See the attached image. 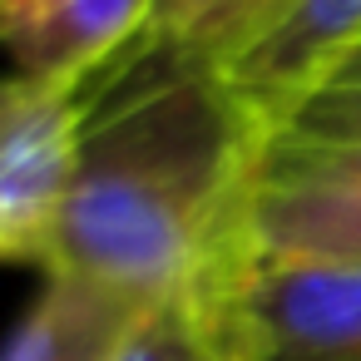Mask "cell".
Masks as SVG:
<instances>
[{
	"mask_svg": "<svg viewBox=\"0 0 361 361\" xmlns=\"http://www.w3.org/2000/svg\"><path fill=\"white\" fill-rule=\"evenodd\" d=\"M262 149L218 70L149 50L90 104L45 277H85L139 307L183 302L223 331L252 267Z\"/></svg>",
	"mask_w": 361,
	"mask_h": 361,
	"instance_id": "6da1fadb",
	"label": "cell"
},
{
	"mask_svg": "<svg viewBox=\"0 0 361 361\" xmlns=\"http://www.w3.org/2000/svg\"><path fill=\"white\" fill-rule=\"evenodd\" d=\"M247 233L262 262H361V139L272 134L252 178Z\"/></svg>",
	"mask_w": 361,
	"mask_h": 361,
	"instance_id": "7a4b0ae2",
	"label": "cell"
},
{
	"mask_svg": "<svg viewBox=\"0 0 361 361\" xmlns=\"http://www.w3.org/2000/svg\"><path fill=\"white\" fill-rule=\"evenodd\" d=\"M90 94L0 75V262L50 267L80 164Z\"/></svg>",
	"mask_w": 361,
	"mask_h": 361,
	"instance_id": "3957f363",
	"label": "cell"
},
{
	"mask_svg": "<svg viewBox=\"0 0 361 361\" xmlns=\"http://www.w3.org/2000/svg\"><path fill=\"white\" fill-rule=\"evenodd\" d=\"M223 341L233 361H361V262L252 257Z\"/></svg>",
	"mask_w": 361,
	"mask_h": 361,
	"instance_id": "277c9868",
	"label": "cell"
},
{
	"mask_svg": "<svg viewBox=\"0 0 361 361\" xmlns=\"http://www.w3.org/2000/svg\"><path fill=\"white\" fill-rule=\"evenodd\" d=\"M159 0H0V55L35 85L104 94L149 55Z\"/></svg>",
	"mask_w": 361,
	"mask_h": 361,
	"instance_id": "5b68a950",
	"label": "cell"
},
{
	"mask_svg": "<svg viewBox=\"0 0 361 361\" xmlns=\"http://www.w3.org/2000/svg\"><path fill=\"white\" fill-rule=\"evenodd\" d=\"M361 55V0H282V11L218 70L272 139Z\"/></svg>",
	"mask_w": 361,
	"mask_h": 361,
	"instance_id": "8992f818",
	"label": "cell"
},
{
	"mask_svg": "<svg viewBox=\"0 0 361 361\" xmlns=\"http://www.w3.org/2000/svg\"><path fill=\"white\" fill-rule=\"evenodd\" d=\"M144 312L154 307H139L85 277L50 272L40 302L25 312L0 361H114V351L144 322Z\"/></svg>",
	"mask_w": 361,
	"mask_h": 361,
	"instance_id": "52a82bcc",
	"label": "cell"
},
{
	"mask_svg": "<svg viewBox=\"0 0 361 361\" xmlns=\"http://www.w3.org/2000/svg\"><path fill=\"white\" fill-rule=\"evenodd\" d=\"M277 11L282 0H159L149 50L223 70Z\"/></svg>",
	"mask_w": 361,
	"mask_h": 361,
	"instance_id": "ba28073f",
	"label": "cell"
},
{
	"mask_svg": "<svg viewBox=\"0 0 361 361\" xmlns=\"http://www.w3.org/2000/svg\"><path fill=\"white\" fill-rule=\"evenodd\" d=\"M114 361H233V351L198 307L164 302L144 312V322L124 336Z\"/></svg>",
	"mask_w": 361,
	"mask_h": 361,
	"instance_id": "9c48e42d",
	"label": "cell"
},
{
	"mask_svg": "<svg viewBox=\"0 0 361 361\" xmlns=\"http://www.w3.org/2000/svg\"><path fill=\"white\" fill-rule=\"evenodd\" d=\"M302 134H326V139H361V80H336L317 99L302 104V114L287 124Z\"/></svg>",
	"mask_w": 361,
	"mask_h": 361,
	"instance_id": "30bf717a",
	"label": "cell"
},
{
	"mask_svg": "<svg viewBox=\"0 0 361 361\" xmlns=\"http://www.w3.org/2000/svg\"><path fill=\"white\" fill-rule=\"evenodd\" d=\"M341 80H361V55H356V65H351V70H346Z\"/></svg>",
	"mask_w": 361,
	"mask_h": 361,
	"instance_id": "8fae6325",
	"label": "cell"
}]
</instances>
